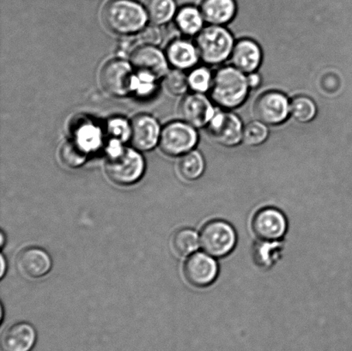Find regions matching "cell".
I'll list each match as a JSON object with an SVG mask.
<instances>
[{
  "instance_id": "cell-1",
  "label": "cell",
  "mask_w": 352,
  "mask_h": 351,
  "mask_svg": "<svg viewBox=\"0 0 352 351\" xmlns=\"http://www.w3.org/2000/svg\"><path fill=\"white\" fill-rule=\"evenodd\" d=\"M106 27L119 36H133L147 25L146 8L135 0H109L102 10Z\"/></svg>"
},
{
  "instance_id": "cell-2",
  "label": "cell",
  "mask_w": 352,
  "mask_h": 351,
  "mask_svg": "<svg viewBox=\"0 0 352 351\" xmlns=\"http://www.w3.org/2000/svg\"><path fill=\"white\" fill-rule=\"evenodd\" d=\"M250 89L246 74L233 65L226 67L220 68L213 76L210 99L221 109H234L246 101Z\"/></svg>"
},
{
  "instance_id": "cell-3",
  "label": "cell",
  "mask_w": 352,
  "mask_h": 351,
  "mask_svg": "<svg viewBox=\"0 0 352 351\" xmlns=\"http://www.w3.org/2000/svg\"><path fill=\"white\" fill-rule=\"evenodd\" d=\"M197 50L200 60L208 65H219L230 58L234 46L232 34L223 26L209 25L197 34Z\"/></svg>"
},
{
  "instance_id": "cell-4",
  "label": "cell",
  "mask_w": 352,
  "mask_h": 351,
  "mask_svg": "<svg viewBox=\"0 0 352 351\" xmlns=\"http://www.w3.org/2000/svg\"><path fill=\"white\" fill-rule=\"evenodd\" d=\"M146 163L140 151L125 147L120 152L107 157L105 171L109 180L119 185L135 184L142 178Z\"/></svg>"
},
{
  "instance_id": "cell-5",
  "label": "cell",
  "mask_w": 352,
  "mask_h": 351,
  "mask_svg": "<svg viewBox=\"0 0 352 351\" xmlns=\"http://www.w3.org/2000/svg\"><path fill=\"white\" fill-rule=\"evenodd\" d=\"M236 234L232 226L223 220H213L204 225L199 233V245L213 258H223L232 252Z\"/></svg>"
},
{
  "instance_id": "cell-6",
  "label": "cell",
  "mask_w": 352,
  "mask_h": 351,
  "mask_svg": "<svg viewBox=\"0 0 352 351\" xmlns=\"http://www.w3.org/2000/svg\"><path fill=\"white\" fill-rule=\"evenodd\" d=\"M198 141L199 135L195 127L183 120H176L162 129L158 146L168 157H182L195 150Z\"/></svg>"
},
{
  "instance_id": "cell-7",
  "label": "cell",
  "mask_w": 352,
  "mask_h": 351,
  "mask_svg": "<svg viewBox=\"0 0 352 351\" xmlns=\"http://www.w3.org/2000/svg\"><path fill=\"white\" fill-rule=\"evenodd\" d=\"M135 71L130 62L115 58L103 65L100 72V82L108 94L124 98L132 93Z\"/></svg>"
},
{
  "instance_id": "cell-8",
  "label": "cell",
  "mask_w": 352,
  "mask_h": 351,
  "mask_svg": "<svg viewBox=\"0 0 352 351\" xmlns=\"http://www.w3.org/2000/svg\"><path fill=\"white\" fill-rule=\"evenodd\" d=\"M243 127L239 117L234 113L216 110L206 126V132L214 142L230 148L243 142Z\"/></svg>"
},
{
  "instance_id": "cell-9",
  "label": "cell",
  "mask_w": 352,
  "mask_h": 351,
  "mask_svg": "<svg viewBox=\"0 0 352 351\" xmlns=\"http://www.w3.org/2000/svg\"><path fill=\"white\" fill-rule=\"evenodd\" d=\"M291 102L287 96L278 91H267L258 96L254 103V113L260 122L267 126H278L286 122Z\"/></svg>"
},
{
  "instance_id": "cell-10",
  "label": "cell",
  "mask_w": 352,
  "mask_h": 351,
  "mask_svg": "<svg viewBox=\"0 0 352 351\" xmlns=\"http://www.w3.org/2000/svg\"><path fill=\"white\" fill-rule=\"evenodd\" d=\"M288 223L284 213L272 207L261 209L252 221L254 235L262 242H277L287 231Z\"/></svg>"
},
{
  "instance_id": "cell-11",
  "label": "cell",
  "mask_w": 352,
  "mask_h": 351,
  "mask_svg": "<svg viewBox=\"0 0 352 351\" xmlns=\"http://www.w3.org/2000/svg\"><path fill=\"white\" fill-rule=\"evenodd\" d=\"M130 63L134 71L153 76L157 80L165 77L168 72L166 54L157 46L141 44L131 54Z\"/></svg>"
},
{
  "instance_id": "cell-12",
  "label": "cell",
  "mask_w": 352,
  "mask_h": 351,
  "mask_svg": "<svg viewBox=\"0 0 352 351\" xmlns=\"http://www.w3.org/2000/svg\"><path fill=\"white\" fill-rule=\"evenodd\" d=\"M183 273L192 286L205 288L216 280L219 275V264L209 254L196 253L186 260Z\"/></svg>"
},
{
  "instance_id": "cell-13",
  "label": "cell",
  "mask_w": 352,
  "mask_h": 351,
  "mask_svg": "<svg viewBox=\"0 0 352 351\" xmlns=\"http://www.w3.org/2000/svg\"><path fill=\"white\" fill-rule=\"evenodd\" d=\"M210 100L200 93L186 95L179 106L182 120L196 129L206 127L216 112Z\"/></svg>"
},
{
  "instance_id": "cell-14",
  "label": "cell",
  "mask_w": 352,
  "mask_h": 351,
  "mask_svg": "<svg viewBox=\"0 0 352 351\" xmlns=\"http://www.w3.org/2000/svg\"><path fill=\"white\" fill-rule=\"evenodd\" d=\"M161 133L162 128L156 118L140 113L131 122V144L140 152L150 151L160 144Z\"/></svg>"
},
{
  "instance_id": "cell-15",
  "label": "cell",
  "mask_w": 352,
  "mask_h": 351,
  "mask_svg": "<svg viewBox=\"0 0 352 351\" xmlns=\"http://www.w3.org/2000/svg\"><path fill=\"white\" fill-rule=\"evenodd\" d=\"M52 260L46 251L39 247H29L16 258V268L23 276L39 278L46 276L52 268Z\"/></svg>"
},
{
  "instance_id": "cell-16",
  "label": "cell",
  "mask_w": 352,
  "mask_h": 351,
  "mask_svg": "<svg viewBox=\"0 0 352 351\" xmlns=\"http://www.w3.org/2000/svg\"><path fill=\"white\" fill-rule=\"evenodd\" d=\"M230 60L233 67L244 74L254 73L261 65V48L256 41L241 39L234 43Z\"/></svg>"
},
{
  "instance_id": "cell-17",
  "label": "cell",
  "mask_w": 352,
  "mask_h": 351,
  "mask_svg": "<svg viewBox=\"0 0 352 351\" xmlns=\"http://www.w3.org/2000/svg\"><path fill=\"white\" fill-rule=\"evenodd\" d=\"M36 331L26 322L16 323L3 332L1 347L3 351H30L36 342Z\"/></svg>"
},
{
  "instance_id": "cell-18",
  "label": "cell",
  "mask_w": 352,
  "mask_h": 351,
  "mask_svg": "<svg viewBox=\"0 0 352 351\" xmlns=\"http://www.w3.org/2000/svg\"><path fill=\"white\" fill-rule=\"evenodd\" d=\"M165 54L168 64L182 71L195 68L200 60L195 43L186 39L172 41Z\"/></svg>"
},
{
  "instance_id": "cell-19",
  "label": "cell",
  "mask_w": 352,
  "mask_h": 351,
  "mask_svg": "<svg viewBox=\"0 0 352 351\" xmlns=\"http://www.w3.org/2000/svg\"><path fill=\"white\" fill-rule=\"evenodd\" d=\"M103 134L101 127L91 120L81 119L72 129V139L82 150L91 154L96 152L103 144Z\"/></svg>"
},
{
  "instance_id": "cell-20",
  "label": "cell",
  "mask_w": 352,
  "mask_h": 351,
  "mask_svg": "<svg viewBox=\"0 0 352 351\" xmlns=\"http://www.w3.org/2000/svg\"><path fill=\"white\" fill-rule=\"evenodd\" d=\"M205 22L210 25L223 26L236 16V0H202L199 7Z\"/></svg>"
},
{
  "instance_id": "cell-21",
  "label": "cell",
  "mask_w": 352,
  "mask_h": 351,
  "mask_svg": "<svg viewBox=\"0 0 352 351\" xmlns=\"http://www.w3.org/2000/svg\"><path fill=\"white\" fill-rule=\"evenodd\" d=\"M175 23L179 32L186 36H195L204 29V20L200 10L195 6L182 7L175 14Z\"/></svg>"
},
{
  "instance_id": "cell-22",
  "label": "cell",
  "mask_w": 352,
  "mask_h": 351,
  "mask_svg": "<svg viewBox=\"0 0 352 351\" xmlns=\"http://www.w3.org/2000/svg\"><path fill=\"white\" fill-rule=\"evenodd\" d=\"M146 8L148 19L155 25L166 24L175 19L176 3L175 0H146Z\"/></svg>"
},
{
  "instance_id": "cell-23",
  "label": "cell",
  "mask_w": 352,
  "mask_h": 351,
  "mask_svg": "<svg viewBox=\"0 0 352 351\" xmlns=\"http://www.w3.org/2000/svg\"><path fill=\"white\" fill-rule=\"evenodd\" d=\"M206 163L202 154L195 150L183 155L178 163L179 174L186 181L198 180L205 171Z\"/></svg>"
},
{
  "instance_id": "cell-24",
  "label": "cell",
  "mask_w": 352,
  "mask_h": 351,
  "mask_svg": "<svg viewBox=\"0 0 352 351\" xmlns=\"http://www.w3.org/2000/svg\"><path fill=\"white\" fill-rule=\"evenodd\" d=\"M199 243V239L195 231L190 229H182L174 234L171 245L177 256L185 257L195 252Z\"/></svg>"
},
{
  "instance_id": "cell-25",
  "label": "cell",
  "mask_w": 352,
  "mask_h": 351,
  "mask_svg": "<svg viewBox=\"0 0 352 351\" xmlns=\"http://www.w3.org/2000/svg\"><path fill=\"white\" fill-rule=\"evenodd\" d=\"M289 115L296 122H311L317 115V106L311 98L305 95L296 96L291 102Z\"/></svg>"
},
{
  "instance_id": "cell-26",
  "label": "cell",
  "mask_w": 352,
  "mask_h": 351,
  "mask_svg": "<svg viewBox=\"0 0 352 351\" xmlns=\"http://www.w3.org/2000/svg\"><path fill=\"white\" fill-rule=\"evenodd\" d=\"M88 156L89 154L72 139L67 140L60 147V160L69 168H75L82 166L87 160Z\"/></svg>"
},
{
  "instance_id": "cell-27",
  "label": "cell",
  "mask_w": 352,
  "mask_h": 351,
  "mask_svg": "<svg viewBox=\"0 0 352 351\" xmlns=\"http://www.w3.org/2000/svg\"><path fill=\"white\" fill-rule=\"evenodd\" d=\"M269 137L267 125L260 120H254L243 127V143L248 146H261Z\"/></svg>"
},
{
  "instance_id": "cell-28",
  "label": "cell",
  "mask_w": 352,
  "mask_h": 351,
  "mask_svg": "<svg viewBox=\"0 0 352 351\" xmlns=\"http://www.w3.org/2000/svg\"><path fill=\"white\" fill-rule=\"evenodd\" d=\"M189 89L192 92L206 94L212 88L213 76L212 71L206 67H195L188 75Z\"/></svg>"
},
{
  "instance_id": "cell-29",
  "label": "cell",
  "mask_w": 352,
  "mask_h": 351,
  "mask_svg": "<svg viewBox=\"0 0 352 351\" xmlns=\"http://www.w3.org/2000/svg\"><path fill=\"white\" fill-rule=\"evenodd\" d=\"M106 135L124 144L131 139V122L123 117H112L106 124Z\"/></svg>"
},
{
  "instance_id": "cell-30",
  "label": "cell",
  "mask_w": 352,
  "mask_h": 351,
  "mask_svg": "<svg viewBox=\"0 0 352 351\" xmlns=\"http://www.w3.org/2000/svg\"><path fill=\"white\" fill-rule=\"evenodd\" d=\"M158 81L151 75L135 71L132 93L140 98H151L157 91Z\"/></svg>"
},
{
  "instance_id": "cell-31",
  "label": "cell",
  "mask_w": 352,
  "mask_h": 351,
  "mask_svg": "<svg viewBox=\"0 0 352 351\" xmlns=\"http://www.w3.org/2000/svg\"><path fill=\"white\" fill-rule=\"evenodd\" d=\"M164 78L165 86L172 95H183L188 91V75L185 74L184 71L174 69L168 71Z\"/></svg>"
},
{
  "instance_id": "cell-32",
  "label": "cell",
  "mask_w": 352,
  "mask_h": 351,
  "mask_svg": "<svg viewBox=\"0 0 352 351\" xmlns=\"http://www.w3.org/2000/svg\"><path fill=\"white\" fill-rule=\"evenodd\" d=\"M141 43L144 45H153V46H158L162 43L163 36L157 25H146L139 33Z\"/></svg>"
},
{
  "instance_id": "cell-33",
  "label": "cell",
  "mask_w": 352,
  "mask_h": 351,
  "mask_svg": "<svg viewBox=\"0 0 352 351\" xmlns=\"http://www.w3.org/2000/svg\"><path fill=\"white\" fill-rule=\"evenodd\" d=\"M248 85H250V88L251 89H256L258 85L261 84V78L260 76H258L256 72H254V73L248 74L247 76Z\"/></svg>"
},
{
  "instance_id": "cell-34",
  "label": "cell",
  "mask_w": 352,
  "mask_h": 351,
  "mask_svg": "<svg viewBox=\"0 0 352 351\" xmlns=\"http://www.w3.org/2000/svg\"><path fill=\"white\" fill-rule=\"evenodd\" d=\"M5 271H6V260H5V257H3V256H1V278L3 277V275H5Z\"/></svg>"
},
{
  "instance_id": "cell-35",
  "label": "cell",
  "mask_w": 352,
  "mask_h": 351,
  "mask_svg": "<svg viewBox=\"0 0 352 351\" xmlns=\"http://www.w3.org/2000/svg\"><path fill=\"white\" fill-rule=\"evenodd\" d=\"M3 243H5V234L2 232L1 234V247H3Z\"/></svg>"
}]
</instances>
